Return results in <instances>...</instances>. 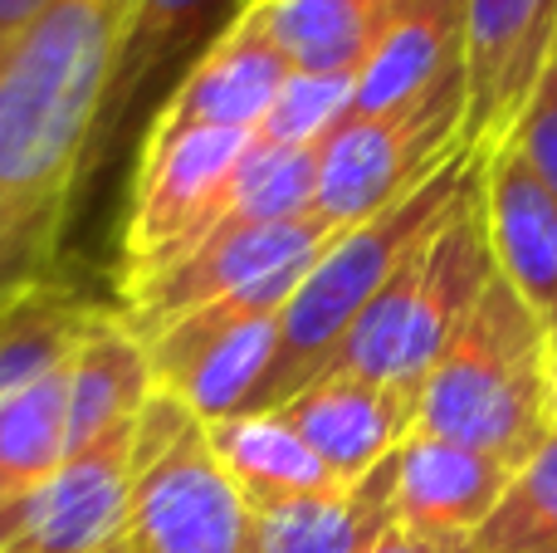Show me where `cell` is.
<instances>
[{
    "label": "cell",
    "instance_id": "cell-1",
    "mask_svg": "<svg viewBox=\"0 0 557 553\" xmlns=\"http://www.w3.org/2000/svg\"><path fill=\"white\" fill-rule=\"evenodd\" d=\"M133 0H49L0 54V290L45 260L108 127Z\"/></svg>",
    "mask_w": 557,
    "mask_h": 553
},
{
    "label": "cell",
    "instance_id": "cell-2",
    "mask_svg": "<svg viewBox=\"0 0 557 553\" xmlns=\"http://www.w3.org/2000/svg\"><path fill=\"white\" fill-rule=\"evenodd\" d=\"M548 323L494 274L416 392V431L519 470L548 441Z\"/></svg>",
    "mask_w": 557,
    "mask_h": 553
},
{
    "label": "cell",
    "instance_id": "cell-3",
    "mask_svg": "<svg viewBox=\"0 0 557 553\" xmlns=\"http://www.w3.org/2000/svg\"><path fill=\"white\" fill-rule=\"evenodd\" d=\"M480 167V157L465 147L445 167H435L421 186L392 201L386 211H376L372 221L343 231L323 255L313 260V270L304 274V284L294 290L284 319H278V348L274 362L264 372L260 392H255L250 411H270L278 402H288L298 388L318 378L333 362L337 343L347 339L362 309L382 294V284L406 265V255L445 221L455 201H460L470 172Z\"/></svg>",
    "mask_w": 557,
    "mask_h": 553
},
{
    "label": "cell",
    "instance_id": "cell-4",
    "mask_svg": "<svg viewBox=\"0 0 557 553\" xmlns=\"http://www.w3.org/2000/svg\"><path fill=\"white\" fill-rule=\"evenodd\" d=\"M490 284L494 255L490 235H484L480 167H474L460 201L382 284V294L347 329L323 372H352V378L421 392L425 372L441 362V353L455 343V333L465 329V319L474 314Z\"/></svg>",
    "mask_w": 557,
    "mask_h": 553
},
{
    "label": "cell",
    "instance_id": "cell-5",
    "mask_svg": "<svg viewBox=\"0 0 557 553\" xmlns=\"http://www.w3.org/2000/svg\"><path fill=\"white\" fill-rule=\"evenodd\" d=\"M113 553H255V509L221 470L206 421L152 392L133 431L127 525Z\"/></svg>",
    "mask_w": 557,
    "mask_h": 553
},
{
    "label": "cell",
    "instance_id": "cell-6",
    "mask_svg": "<svg viewBox=\"0 0 557 553\" xmlns=\"http://www.w3.org/2000/svg\"><path fill=\"white\" fill-rule=\"evenodd\" d=\"M465 152V74L372 118H347L318 147L313 216L333 231L372 221L435 167Z\"/></svg>",
    "mask_w": 557,
    "mask_h": 553
},
{
    "label": "cell",
    "instance_id": "cell-7",
    "mask_svg": "<svg viewBox=\"0 0 557 553\" xmlns=\"http://www.w3.org/2000/svg\"><path fill=\"white\" fill-rule=\"evenodd\" d=\"M250 143L255 133L231 127H147L123 225V294L211 241Z\"/></svg>",
    "mask_w": 557,
    "mask_h": 553
},
{
    "label": "cell",
    "instance_id": "cell-8",
    "mask_svg": "<svg viewBox=\"0 0 557 553\" xmlns=\"http://www.w3.org/2000/svg\"><path fill=\"white\" fill-rule=\"evenodd\" d=\"M304 274H274L250 290H235L143 339L152 353L157 392L191 407L201 421L250 411L278 348V319Z\"/></svg>",
    "mask_w": 557,
    "mask_h": 553
},
{
    "label": "cell",
    "instance_id": "cell-9",
    "mask_svg": "<svg viewBox=\"0 0 557 553\" xmlns=\"http://www.w3.org/2000/svg\"><path fill=\"white\" fill-rule=\"evenodd\" d=\"M343 231L323 221V216H288L274 225H250V231H231L206 241L201 250H191L186 260H176L172 270L152 274L147 284L123 294V319L133 323L143 339L162 333L166 323H176L182 314L201 309L211 299H225L235 290H250L274 274H304L313 270V260L337 241Z\"/></svg>",
    "mask_w": 557,
    "mask_h": 553
},
{
    "label": "cell",
    "instance_id": "cell-10",
    "mask_svg": "<svg viewBox=\"0 0 557 553\" xmlns=\"http://www.w3.org/2000/svg\"><path fill=\"white\" fill-rule=\"evenodd\" d=\"M557 45V0H465V147L499 152L539 94Z\"/></svg>",
    "mask_w": 557,
    "mask_h": 553
},
{
    "label": "cell",
    "instance_id": "cell-11",
    "mask_svg": "<svg viewBox=\"0 0 557 553\" xmlns=\"http://www.w3.org/2000/svg\"><path fill=\"white\" fill-rule=\"evenodd\" d=\"M133 431L64 456L35 490L0 509V553H113L127 525Z\"/></svg>",
    "mask_w": 557,
    "mask_h": 553
},
{
    "label": "cell",
    "instance_id": "cell-12",
    "mask_svg": "<svg viewBox=\"0 0 557 553\" xmlns=\"http://www.w3.org/2000/svg\"><path fill=\"white\" fill-rule=\"evenodd\" d=\"M288 74H294L288 59L278 54V45L264 35L255 10L245 5L221 35L206 39L196 64L186 69L182 84L157 108L152 127H166V133H186V127L255 133Z\"/></svg>",
    "mask_w": 557,
    "mask_h": 553
},
{
    "label": "cell",
    "instance_id": "cell-13",
    "mask_svg": "<svg viewBox=\"0 0 557 553\" xmlns=\"http://www.w3.org/2000/svg\"><path fill=\"white\" fill-rule=\"evenodd\" d=\"M278 411L343 486L372 476L416 431V392L352 372H323L278 402Z\"/></svg>",
    "mask_w": 557,
    "mask_h": 553
},
{
    "label": "cell",
    "instance_id": "cell-14",
    "mask_svg": "<svg viewBox=\"0 0 557 553\" xmlns=\"http://www.w3.org/2000/svg\"><path fill=\"white\" fill-rule=\"evenodd\" d=\"M509 480L513 466L504 460L411 431L386 460L392 525L441 539H474L484 519L499 509Z\"/></svg>",
    "mask_w": 557,
    "mask_h": 553
},
{
    "label": "cell",
    "instance_id": "cell-15",
    "mask_svg": "<svg viewBox=\"0 0 557 553\" xmlns=\"http://www.w3.org/2000/svg\"><path fill=\"white\" fill-rule=\"evenodd\" d=\"M480 206L494 274L539 314H557V196L513 143L480 157Z\"/></svg>",
    "mask_w": 557,
    "mask_h": 553
},
{
    "label": "cell",
    "instance_id": "cell-16",
    "mask_svg": "<svg viewBox=\"0 0 557 553\" xmlns=\"http://www.w3.org/2000/svg\"><path fill=\"white\" fill-rule=\"evenodd\" d=\"M152 353L143 333L113 309H98L84 329L74 358H69V388H64V431L69 456L113 431L137 427L143 407L152 402Z\"/></svg>",
    "mask_w": 557,
    "mask_h": 553
},
{
    "label": "cell",
    "instance_id": "cell-17",
    "mask_svg": "<svg viewBox=\"0 0 557 553\" xmlns=\"http://www.w3.org/2000/svg\"><path fill=\"white\" fill-rule=\"evenodd\" d=\"M465 74V0H406L357 69L352 113L372 118Z\"/></svg>",
    "mask_w": 557,
    "mask_h": 553
},
{
    "label": "cell",
    "instance_id": "cell-18",
    "mask_svg": "<svg viewBox=\"0 0 557 553\" xmlns=\"http://www.w3.org/2000/svg\"><path fill=\"white\" fill-rule=\"evenodd\" d=\"M206 437H211L221 470L235 480V490L245 495V505L255 515L343 490V480L313 456V446L288 427V417L278 407L206 421Z\"/></svg>",
    "mask_w": 557,
    "mask_h": 553
},
{
    "label": "cell",
    "instance_id": "cell-19",
    "mask_svg": "<svg viewBox=\"0 0 557 553\" xmlns=\"http://www.w3.org/2000/svg\"><path fill=\"white\" fill-rule=\"evenodd\" d=\"M98 309L103 304H94L84 290L49 274H25L5 284L0 290V407L64 372Z\"/></svg>",
    "mask_w": 557,
    "mask_h": 553
},
{
    "label": "cell",
    "instance_id": "cell-20",
    "mask_svg": "<svg viewBox=\"0 0 557 553\" xmlns=\"http://www.w3.org/2000/svg\"><path fill=\"white\" fill-rule=\"evenodd\" d=\"M406 0H250L255 20L298 74H347L372 59Z\"/></svg>",
    "mask_w": 557,
    "mask_h": 553
},
{
    "label": "cell",
    "instance_id": "cell-21",
    "mask_svg": "<svg viewBox=\"0 0 557 553\" xmlns=\"http://www.w3.org/2000/svg\"><path fill=\"white\" fill-rule=\"evenodd\" d=\"M386 460L357 486L255 515V553H362L392 525Z\"/></svg>",
    "mask_w": 557,
    "mask_h": 553
},
{
    "label": "cell",
    "instance_id": "cell-22",
    "mask_svg": "<svg viewBox=\"0 0 557 553\" xmlns=\"http://www.w3.org/2000/svg\"><path fill=\"white\" fill-rule=\"evenodd\" d=\"M245 5L250 0H133V20H127L123 54H117L113 74V98H108V127L127 113L133 98L147 94V84L166 64H176L206 29L215 39Z\"/></svg>",
    "mask_w": 557,
    "mask_h": 553
},
{
    "label": "cell",
    "instance_id": "cell-23",
    "mask_svg": "<svg viewBox=\"0 0 557 553\" xmlns=\"http://www.w3.org/2000/svg\"><path fill=\"white\" fill-rule=\"evenodd\" d=\"M64 388L69 368L0 407V509H10L69 456Z\"/></svg>",
    "mask_w": 557,
    "mask_h": 553
},
{
    "label": "cell",
    "instance_id": "cell-24",
    "mask_svg": "<svg viewBox=\"0 0 557 553\" xmlns=\"http://www.w3.org/2000/svg\"><path fill=\"white\" fill-rule=\"evenodd\" d=\"M474 553H557V437H548L474 534Z\"/></svg>",
    "mask_w": 557,
    "mask_h": 553
},
{
    "label": "cell",
    "instance_id": "cell-25",
    "mask_svg": "<svg viewBox=\"0 0 557 553\" xmlns=\"http://www.w3.org/2000/svg\"><path fill=\"white\" fill-rule=\"evenodd\" d=\"M352 88L357 78L347 74H298L294 69L255 137L274 147H323V137L352 113Z\"/></svg>",
    "mask_w": 557,
    "mask_h": 553
},
{
    "label": "cell",
    "instance_id": "cell-26",
    "mask_svg": "<svg viewBox=\"0 0 557 553\" xmlns=\"http://www.w3.org/2000/svg\"><path fill=\"white\" fill-rule=\"evenodd\" d=\"M509 143L519 147L523 162H529L533 172L543 176V186L557 196V69L543 74L539 94L529 98V108H523Z\"/></svg>",
    "mask_w": 557,
    "mask_h": 553
},
{
    "label": "cell",
    "instance_id": "cell-27",
    "mask_svg": "<svg viewBox=\"0 0 557 553\" xmlns=\"http://www.w3.org/2000/svg\"><path fill=\"white\" fill-rule=\"evenodd\" d=\"M362 553H474V539H441V534H416V529L386 525Z\"/></svg>",
    "mask_w": 557,
    "mask_h": 553
},
{
    "label": "cell",
    "instance_id": "cell-28",
    "mask_svg": "<svg viewBox=\"0 0 557 553\" xmlns=\"http://www.w3.org/2000/svg\"><path fill=\"white\" fill-rule=\"evenodd\" d=\"M548 437H557V353L548 362Z\"/></svg>",
    "mask_w": 557,
    "mask_h": 553
},
{
    "label": "cell",
    "instance_id": "cell-29",
    "mask_svg": "<svg viewBox=\"0 0 557 553\" xmlns=\"http://www.w3.org/2000/svg\"><path fill=\"white\" fill-rule=\"evenodd\" d=\"M548 343H553V353H557V314L548 319Z\"/></svg>",
    "mask_w": 557,
    "mask_h": 553
},
{
    "label": "cell",
    "instance_id": "cell-30",
    "mask_svg": "<svg viewBox=\"0 0 557 553\" xmlns=\"http://www.w3.org/2000/svg\"><path fill=\"white\" fill-rule=\"evenodd\" d=\"M548 69H557V45H553V64H548Z\"/></svg>",
    "mask_w": 557,
    "mask_h": 553
}]
</instances>
